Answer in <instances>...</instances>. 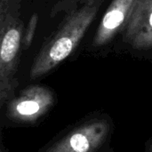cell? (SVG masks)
Wrapping results in <instances>:
<instances>
[{
	"label": "cell",
	"instance_id": "obj_1",
	"mask_svg": "<svg viewBox=\"0 0 152 152\" xmlns=\"http://www.w3.org/2000/svg\"><path fill=\"white\" fill-rule=\"evenodd\" d=\"M104 0H83L40 49L30 69L32 79L42 77L66 60L77 48Z\"/></svg>",
	"mask_w": 152,
	"mask_h": 152
},
{
	"label": "cell",
	"instance_id": "obj_2",
	"mask_svg": "<svg viewBox=\"0 0 152 152\" xmlns=\"http://www.w3.org/2000/svg\"><path fill=\"white\" fill-rule=\"evenodd\" d=\"M22 0H0V106L17 88L18 68L23 46Z\"/></svg>",
	"mask_w": 152,
	"mask_h": 152
},
{
	"label": "cell",
	"instance_id": "obj_3",
	"mask_svg": "<svg viewBox=\"0 0 152 152\" xmlns=\"http://www.w3.org/2000/svg\"><path fill=\"white\" fill-rule=\"evenodd\" d=\"M110 130L109 118H91L73 127L42 152H95L105 142Z\"/></svg>",
	"mask_w": 152,
	"mask_h": 152
},
{
	"label": "cell",
	"instance_id": "obj_4",
	"mask_svg": "<svg viewBox=\"0 0 152 152\" xmlns=\"http://www.w3.org/2000/svg\"><path fill=\"white\" fill-rule=\"evenodd\" d=\"M54 103L55 96L50 88L30 86L9 101L6 117L14 123L34 124L49 112Z\"/></svg>",
	"mask_w": 152,
	"mask_h": 152
},
{
	"label": "cell",
	"instance_id": "obj_5",
	"mask_svg": "<svg viewBox=\"0 0 152 152\" xmlns=\"http://www.w3.org/2000/svg\"><path fill=\"white\" fill-rule=\"evenodd\" d=\"M124 41L136 50H152V0H135L123 28Z\"/></svg>",
	"mask_w": 152,
	"mask_h": 152
},
{
	"label": "cell",
	"instance_id": "obj_6",
	"mask_svg": "<svg viewBox=\"0 0 152 152\" xmlns=\"http://www.w3.org/2000/svg\"><path fill=\"white\" fill-rule=\"evenodd\" d=\"M135 0H113L109 5L94 38V46L107 45L119 30H123L134 8Z\"/></svg>",
	"mask_w": 152,
	"mask_h": 152
},
{
	"label": "cell",
	"instance_id": "obj_7",
	"mask_svg": "<svg viewBox=\"0 0 152 152\" xmlns=\"http://www.w3.org/2000/svg\"><path fill=\"white\" fill-rule=\"evenodd\" d=\"M37 21H38V17L37 13H34L28 24L27 28L25 29L24 35H23V50H27L33 40V37L35 36L36 33V29H37Z\"/></svg>",
	"mask_w": 152,
	"mask_h": 152
},
{
	"label": "cell",
	"instance_id": "obj_8",
	"mask_svg": "<svg viewBox=\"0 0 152 152\" xmlns=\"http://www.w3.org/2000/svg\"><path fill=\"white\" fill-rule=\"evenodd\" d=\"M146 152H152V137L150 139L149 142L147 143L146 147Z\"/></svg>",
	"mask_w": 152,
	"mask_h": 152
}]
</instances>
